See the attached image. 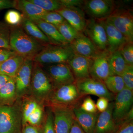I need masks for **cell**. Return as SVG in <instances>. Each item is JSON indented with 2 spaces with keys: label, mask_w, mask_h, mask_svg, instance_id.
I'll return each mask as SVG.
<instances>
[{
  "label": "cell",
  "mask_w": 133,
  "mask_h": 133,
  "mask_svg": "<svg viewBox=\"0 0 133 133\" xmlns=\"http://www.w3.org/2000/svg\"><path fill=\"white\" fill-rule=\"evenodd\" d=\"M41 20L55 26L59 25L65 21L57 12H47Z\"/></svg>",
  "instance_id": "1f68e13d"
},
{
  "label": "cell",
  "mask_w": 133,
  "mask_h": 133,
  "mask_svg": "<svg viewBox=\"0 0 133 133\" xmlns=\"http://www.w3.org/2000/svg\"><path fill=\"white\" fill-rule=\"evenodd\" d=\"M109 101L106 98H99L96 104V108L98 111L101 113L106 110L109 105Z\"/></svg>",
  "instance_id": "b9f144b4"
},
{
  "label": "cell",
  "mask_w": 133,
  "mask_h": 133,
  "mask_svg": "<svg viewBox=\"0 0 133 133\" xmlns=\"http://www.w3.org/2000/svg\"><path fill=\"white\" fill-rule=\"evenodd\" d=\"M114 102H109L106 110L98 115L94 133H115L118 128L112 117Z\"/></svg>",
  "instance_id": "ac0fdd59"
},
{
  "label": "cell",
  "mask_w": 133,
  "mask_h": 133,
  "mask_svg": "<svg viewBox=\"0 0 133 133\" xmlns=\"http://www.w3.org/2000/svg\"><path fill=\"white\" fill-rule=\"evenodd\" d=\"M56 27L62 36L69 44L77 38L81 33L73 28L65 20Z\"/></svg>",
  "instance_id": "4316f807"
},
{
  "label": "cell",
  "mask_w": 133,
  "mask_h": 133,
  "mask_svg": "<svg viewBox=\"0 0 133 133\" xmlns=\"http://www.w3.org/2000/svg\"><path fill=\"white\" fill-rule=\"evenodd\" d=\"M22 14L15 10H9L6 12L4 16L5 23L10 27L21 25L23 19Z\"/></svg>",
  "instance_id": "f546056e"
},
{
  "label": "cell",
  "mask_w": 133,
  "mask_h": 133,
  "mask_svg": "<svg viewBox=\"0 0 133 133\" xmlns=\"http://www.w3.org/2000/svg\"><path fill=\"white\" fill-rule=\"evenodd\" d=\"M55 133H70L75 118L72 108L51 107Z\"/></svg>",
  "instance_id": "30bf717a"
},
{
  "label": "cell",
  "mask_w": 133,
  "mask_h": 133,
  "mask_svg": "<svg viewBox=\"0 0 133 133\" xmlns=\"http://www.w3.org/2000/svg\"><path fill=\"white\" fill-rule=\"evenodd\" d=\"M11 78L8 76L0 74V90Z\"/></svg>",
  "instance_id": "bcb514c9"
},
{
  "label": "cell",
  "mask_w": 133,
  "mask_h": 133,
  "mask_svg": "<svg viewBox=\"0 0 133 133\" xmlns=\"http://www.w3.org/2000/svg\"><path fill=\"white\" fill-rule=\"evenodd\" d=\"M108 64L109 76H121L128 65L119 50L110 53Z\"/></svg>",
  "instance_id": "d4e9b609"
},
{
  "label": "cell",
  "mask_w": 133,
  "mask_h": 133,
  "mask_svg": "<svg viewBox=\"0 0 133 133\" xmlns=\"http://www.w3.org/2000/svg\"><path fill=\"white\" fill-rule=\"evenodd\" d=\"M107 19L125 36L128 42L133 43V17L131 12L126 10L116 11Z\"/></svg>",
  "instance_id": "8fae6325"
},
{
  "label": "cell",
  "mask_w": 133,
  "mask_h": 133,
  "mask_svg": "<svg viewBox=\"0 0 133 133\" xmlns=\"http://www.w3.org/2000/svg\"><path fill=\"white\" fill-rule=\"evenodd\" d=\"M9 44L17 55L32 60L45 46L29 35L21 25L10 26Z\"/></svg>",
  "instance_id": "6da1fadb"
},
{
  "label": "cell",
  "mask_w": 133,
  "mask_h": 133,
  "mask_svg": "<svg viewBox=\"0 0 133 133\" xmlns=\"http://www.w3.org/2000/svg\"><path fill=\"white\" fill-rule=\"evenodd\" d=\"M17 97L15 78H11L0 90V101L8 105L12 104Z\"/></svg>",
  "instance_id": "484cf974"
},
{
  "label": "cell",
  "mask_w": 133,
  "mask_h": 133,
  "mask_svg": "<svg viewBox=\"0 0 133 133\" xmlns=\"http://www.w3.org/2000/svg\"><path fill=\"white\" fill-rule=\"evenodd\" d=\"M63 8H78L84 4V1L79 0H59Z\"/></svg>",
  "instance_id": "60d3db41"
},
{
  "label": "cell",
  "mask_w": 133,
  "mask_h": 133,
  "mask_svg": "<svg viewBox=\"0 0 133 133\" xmlns=\"http://www.w3.org/2000/svg\"><path fill=\"white\" fill-rule=\"evenodd\" d=\"M22 121V115L18 106H0V133H19Z\"/></svg>",
  "instance_id": "5b68a950"
},
{
  "label": "cell",
  "mask_w": 133,
  "mask_h": 133,
  "mask_svg": "<svg viewBox=\"0 0 133 133\" xmlns=\"http://www.w3.org/2000/svg\"><path fill=\"white\" fill-rule=\"evenodd\" d=\"M15 8L22 12L24 18L32 21L42 19L47 12L29 0L16 1Z\"/></svg>",
  "instance_id": "ffe728a7"
},
{
  "label": "cell",
  "mask_w": 133,
  "mask_h": 133,
  "mask_svg": "<svg viewBox=\"0 0 133 133\" xmlns=\"http://www.w3.org/2000/svg\"><path fill=\"white\" fill-rule=\"evenodd\" d=\"M92 62V59L75 54L67 64L76 80L90 77Z\"/></svg>",
  "instance_id": "e0dca14e"
},
{
  "label": "cell",
  "mask_w": 133,
  "mask_h": 133,
  "mask_svg": "<svg viewBox=\"0 0 133 133\" xmlns=\"http://www.w3.org/2000/svg\"><path fill=\"white\" fill-rule=\"evenodd\" d=\"M39 105L35 101H29L25 103L22 113V123L23 125L26 124V120L28 116Z\"/></svg>",
  "instance_id": "e575fe53"
},
{
  "label": "cell",
  "mask_w": 133,
  "mask_h": 133,
  "mask_svg": "<svg viewBox=\"0 0 133 133\" xmlns=\"http://www.w3.org/2000/svg\"><path fill=\"white\" fill-rule=\"evenodd\" d=\"M70 133H86L79 125L76 120H74Z\"/></svg>",
  "instance_id": "f6af8a7d"
},
{
  "label": "cell",
  "mask_w": 133,
  "mask_h": 133,
  "mask_svg": "<svg viewBox=\"0 0 133 133\" xmlns=\"http://www.w3.org/2000/svg\"><path fill=\"white\" fill-rule=\"evenodd\" d=\"M83 31L99 51H107L106 33L104 25L100 20L93 18L87 21L85 28Z\"/></svg>",
  "instance_id": "ba28073f"
},
{
  "label": "cell",
  "mask_w": 133,
  "mask_h": 133,
  "mask_svg": "<svg viewBox=\"0 0 133 133\" xmlns=\"http://www.w3.org/2000/svg\"><path fill=\"white\" fill-rule=\"evenodd\" d=\"M115 133H133V120L122 124Z\"/></svg>",
  "instance_id": "f35d334b"
},
{
  "label": "cell",
  "mask_w": 133,
  "mask_h": 133,
  "mask_svg": "<svg viewBox=\"0 0 133 133\" xmlns=\"http://www.w3.org/2000/svg\"><path fill=\"white\" fill-rule=\"evenodd\" d=\"M79 108L84 111L90 113L94 114L98 112L96 104L90 97H87L84 99L83 102L79 105Z\"/></svg>",
  "instance_id": "8d00e7d4"
},
{
  "label": "cell",
  "mask_w": 133,
  "mask_h": 133,
  "mask_svg": "<svg viewBox=\"0 0 133 133\" xmlns=\"http://www.w3.org/2000/svg\"><path fill=\"white\" fill-rule=\"evenodd\" d=\"M113 118L118 127L133 118V91L125 88L115 98Z\"/></svg>",
  "instance_id": "277c9868"
},
{
  "label": "cell",
  "mask_w": 133,
  "mask_h": 133,
  "mask_svg": "<svg viewBox=\"0 0 133 133\" xmlns=\"http://www.w3.org/2000/svg\"><path fill=\"white\" fill-rule=\"evenodd\" d=\"M23 133H40L38 129L35 126L31 125L28 124L24 125Z\"/></svg>",
  "instance_id": "ee69618b"
},
{
  "label": "cell",
  "mask_w": 133,
  "mask_h": 133,
  "mask_svg": "<svg viewBox=\"0 0 133 133\" xmlns=\"http://www.w3.org/2000/svg\"><path fill=\"white\" fill-rule=\"evenodd\" d=\"M48 71V76L55 88L76 82L71 69L66 63L50 65Z\"/></svg>",
  "instance_id": "9c48e42d"
},
{
  "label": "cell",
  "mask_w": 133,
  "mask_h": 133,
  "mask_svg": "<svg viewBox=\"0 0 133 133\" xmlns=\"http://www.w3.org/2000/svg\"><path fill=\"white\" fill-rule=\"evenodd\" d=\"M104 83L108 90L114 95H116L125 88L121 76H109Z\"/></svg>",
  "instance_id": "83f0119b"
},
{
  "label": "cell",
  "mask_w": 133,
  "mask_h": 133,
  "mask_svg": "<svg viewBox=\"0 0 133 133\" xmlns=\"http://www.w3.org/2000/svg\"><path fill=\"white\" fill-rule=\"evenodd\" d=\"M33 22L45 34L51 44L63 45L69 44L62 36L54 25L44 21L41 19Z\"/></svg>",
  "instance_id": "7402d4cb"
},
{
  "label": "cell",
  "mask_w": 133,
  "mask_h": 133,
  "mask_svg": "<svg viewBox=\"0 0 133 133\" xmlns=\"http://www.w3.org/2000/svg\"><path fill=\"white\" fill-rule=\"evenodd\" d=\"M12 50L0 48V63L16 55Z\"/></svg>",
  "instance_id": "ab89813d"
},
{
  "label": "cell",
  "mask_w": 133,
  "mask_h": 133,
  "mask_svg": "<svg viewBox=\"0 0 133 133\" xmlns=\"http://www.w3.org/2000/svg\"><path fill=\"white\" fill-rule=\"evenodd\" d=\"M122 78L125 87L133 90V65H128L123 73L121 76Z\"/></svg>",
  "instance_id": "836d02e7"
},
{
  "label": "cell",
  "mask_w": 133,
  "mask_h": 133,
  "mask_svg": "<svg viewBox=\"0 0 133 133\" xmlns=\"http://www.w3.org/2000/svg\"><path fill=\"white\" fill-rule=\"evenodd\" d=\"M16 1L0 0V10L10 8H15Z\"/></svg>",
  "instance_id": "7bdbcfd3"
},
{
  "label": "cell",
  "mask_w": 133,
  "mask_h": 133,
  "mask_svg": "<svg viewBox=\"0 0 133 133\" xmlns=\"http://www.w3.org/2000/svg\"><path fill=\"white\" fill-rule=\"evenodd\" d=\"M84 97L80 94L74 83L53 89L48 97L51 107H63L73 109L79 106Z\"/></svg>",
  "instance_id": "3957f363"
},
{
  "label": "cell",
  "mask_w": 133,
  "mask_h": 133,
  "mask_svg": "<svg viewBox=\"0 0 133 133\" xmlns=\"http://www.w3.org/2000/svg\"><path fill=\"white\" fill-rule=\"evenodd\" d=\"M21 25L29 35L44 45H46L51 44L49 40L45 34L32 21L23 18Z\"/></svg>",
  "instance_id": "cb8c5ba5"
},
{
  "label": "cell",
  "mask_w": 133,
  "mask_h": 133,
  "mask_svg": "<svg viewBox=\"0 0 133 133\" xmlns=\"http://www.w3.org/2000/svg\"><path fill=\"white\" fill-rule=\"evenodd\" d=\"M127 64L133 65V43H128L119 50Z\"/></svg>",
  "instance_id": "d6a6232c"
},
{
  "label": "cell",
  "mask_w": 133,
  "mask_h": 133,
  "mask_svg": "<svg viewBox=\"0 0 133 133\" xmlns=\"http://www.w3.org/2000/svg\"><path fill=\"white\" fill-rule=\"evenodd\" d=\"M44 124V133H55L52 110L48 111Z\"/></svg>",
  "instance_id": "74e56055"
},
{
  "label": "cell",
  "mask_w": 133,
  "mask_h": 133,
  "mask_svg": "<svg viewBox=\"0 0 133 133\" xmlns=\"http://www.w3.org/2000/svg\"><path fill=\"white\" fill-rule=\"evenodd\" d=\"M24 59L16 54L0 63V74L15 78Z\"/></svg>",
  "instance_id": "603a6c76"
},
{
  "label": "cell",
  "mask_w": 133,
  "mask_h": 133,
  "mask_svg": "<svg viewBox=\"0 0 133 133\" xmlns=\"http://www.w3.org/2000/svg\"><path fill=\"white\" fill-rule=\"evenodd\" d=\"M70 44L75 54L91 59H94L101 52L88 37L81 33Z\"/></svg>",
  "instance_id": "2e32d148"
},
{
  "label": "cell",
  "mask_w": 133,
  "mask_h": 133,
  "mask_svg": "<svg viewBox=\"0 0 133 133\" xmlns=\"http://www.w3.org/2000/svg\"><path fill=\"white\" fill-rule=\"evenodd\" d=\"M110 53L107 51H101L93 59L90 77L104 81L109 76L108 58Z\"/></svg>",
  "instance_id": "9a60e30c"
},
{
  "label": "cell",
  "mask_w": 133,
  "mask_h": 133,
  "mask_svg": "<svg viewBox=\"0 0 133 133\" xmlns=\"http://www.w3.org/2000/svg\"><path fill=\"white\" fill-rule=\"evenodd\" d=\"M42 115V109L39 105L28 116L26 120V124H28L34 126L37 125L41 122Z\"/></svg>",
  "instance_id": "d590c367"
},
{
  "label": "cell",
  "mask_w": 133,
  "mask_h": 133,
  "mask_svg": "<svg viewBox=\"0 0 133 133\" xmlns=\"http://www.w3.org/2000/svg\"><path fill=\"white\" fill-rule=\"evenodd\" d=\"M10 26L0 21V48L10 49L9 44Z\"/></svg>",
  "instance_id": "4dcf8cb0"
},
{
  "label": "cell",
  "mask_w": 133,
  "mask_h": 133,
  "mask_svg": "<svg viewBox=\"0 0 133 133\" xmlns=\"http://www.w3.org/2000/svg\"><path fill=\"white\" fill-rule=\"evenodd\" d=\"M75 84L80 94L95 95L99 97L107 99L109 101L115 99V95L109 92L102 81L90 77L76 80Z\"/></svg>",
  "instance_id": "52a82bcc"
},
{
  "label": "cell",
  "mask_w": 133,
  "mask_h": 133,
  "mask_svg": "<svg viewBox=\"0 0 133 133\" xmlns=\"http://www.w3.org/2000/svg\"><path fill=\"white\" fill-rule=\"evenodd\" d=\"M75 119L86 133H94L98 113H90L84 111L79 106L72 109Z\"/></svg>",
  "instance_id": "44dd1931"
},
{
  "label": "cell",
  "mask_w": 133,
  "mask_h": 133,
  "mask_svg": "<svg viewBox=\"0 0 133 133\" xmlns=\"http://www.w3.org/2000/svg\"><path fill=\"white\" fill-rule=\"evenodd\" d=\"M34 95L39 99L49 97L53 87L48 74L42 65L34 62L31 81V87Z\"/></svg>",
  "instance_id": "8992f818"
},
{
  "label": "cell",
  "mask_w": 133,
  "mask_h": 133,
  "mask_svg": "<svg viewBox=\"0 0 133 133\" xmlns=\"http://www.w3.org/2000/svg\"><path fill=\"white\" fill-rule=\"evenodd\" d=\"M47 12H57L63 8L59 0H29Z\"/></svg>",
  "instance_id": "f1b7e54d"
},
{
  "label": "cell",
  "mask_w": 133,
  "mask_h": 133,
  "mask_svg": "<svg viewBox=\"0 0 133 133\" xmlns=\"http://www.w3.org/2000/svg\"><path fill=\"white\" fill-rule=\"evenodd\" d=\"M86 12L95 19H107L113 12L114 6L112 1L108 0H90L84 1Z\"/></svg>",
  "instance_id": "4fadbf2b"
},
{
  "label": "cell",
  "mask_w": 133,
  "mask_h": 133,
  "mask_svg": "<svg viewBox=\"0 0 133 133\" xmlns=\"http://www.w3.org/2000/svg\"><path fill=\"white\" fill-rule=\"evenodd\" d=\"M75 54L70 44L63 45L50 44L36 55L33 61L41 65L67 63Z\"/></svg>",
  "instance_id": "7a4b0ae2"
},
{
  "label": "cell",
  "mask_w": 133,
  "mask_h": 133,
  "mask_svg": "<svg viewBox=\"0 0 133 133\" xmlns=\"http://www.w3.org/2000/svg\"><path fill=\"white\" fill-rule=\"evenodd\" d=\"M105 30L107 39V51L110 53L120 50L128 42L125 36L107 19L100 20Z\"/></svg>",
  "instance_id": "5bb4252c"
},
{
  "label": "cell",
  "mask_w": 133,
  "mask_h": 133,
  "mask_svg": "<svg viewBox=\"0 0 133 133\" xmlns=\"http://www.w3.org/2000/svg\"><path fill=\"white\" fill-rule=\"evenodd\" d=\"M78 31H84L87 21L83 11L78 8H63L57 11Z\"/></svg>",
  "instance_id": "d6986e66"
},
{
  "label": "cell",
  "mask_w": 133,
  "mask_h": 133,
  "mask_svg": "<svg viewBox=\"0 0 133 133\" xmlns=\"http://www.w3.org/2000/svg\"><path fill=\"white\" fill-rule=\"evenodd\" d=\"M33 63L32 59H24L15 77L17 97L24 95L31 87Z\"/></svg>",
  "instance_id": "7c38bea8"
}]
</instances>
